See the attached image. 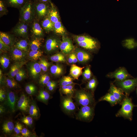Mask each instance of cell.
<instances>
[{"label": "cell", "instance_id": "6da1fadb", "mask_svg": "<svg viewBox=\"0 0 137 137\" xmlns=\"http://www.w3.org/2000/svg\"><path fill=\"white\" fill-rule=\"evenodd\" d=\"M20 21L29 24L32 22L35 17L33 0H28L20 9Z\"/></svg>", "mask_w": 137, "mask_h": 137}, {"label": "cell", "instance_id": "7a4b0ae2", "mask_svg": "<svg viewBox=\"0 0 137 137\" xmlns=\"http://www.w3.org/2000/svg\"><path fill=\"white\" fill-rule=\"evenodd\" d=\"M76 104L81 106L95 105L93 93L84 90L76 91L73 97Z\"/></svg>", "mask_w": 137, "mask_h": 137}, {"label": "cell", "instance_id": "3957f363", "mask_svg": "<svg viewBox=\"0 0 137 137\" xmlns=\"http://www.w3.org/2000/svg\"><path fill=\"white\" fill-rule=\"evenodd\" d=\"M121 108L116 115L117 117H122L130 121L132 120V110L136 106L133 104L131 99L126 95L122 103Z\"/></svg>", "mask_w": 137, "mask_h": 137}, {"label": "cell", "instance_id": "277c9868", "mask_svg": "<svg viewBox=\"0 0 137 137\" xmlns=\"http://www.w3.org/2000/svg\"><path fill=\"white\" fill-rule=\"evenodd\" d=\"M95 105L81 106L76 115V119L80 121L90 122L93 119L94 115Z\"/></svg>", "mask_w": 137, "mask_h": 137}, {"label": "cell", "instance_id": "5b68a950", "mask_svg": "<svg viewBox=\"0 0 137 137\" xmlns=\"http://www.w3.org/2000/svg\"><path fill=\"white\" fill-rule=\"evenodd\" d=\"M115 83L119 88L128 96L137 86V78L128 79L122 81H115Z\"/></svg>", "mask_w": 137, "mask_h": 137}, {"label": "cell", "instance_id": "8992f818", "mask_svg": "<svg viewBox=\"0 0 137 137\" xmlns=\"http://www.w3.org/2000/svg\"><path fill=\"white\" fill-rule=\"evenodd\" d=\"M72 97L66 96L61 97V104L63 111L68 114H72L77 110L76 104L73 102Z\"/></svg>", "mask_w": 137, "mask_h": 137}, {"label": "cell", "instance_id": "52a82bcc", "mask_svg": "<svg viewBox=\"0 0 137 137\" xmlns=\"http://www.w3.org/2000/svg\"><path fill=\"white\" fill-rule=\"evenodd\" d=\"M35 16L40 20L47 16L49 9L47 2L34 1Z\"/></svg>", "mask_w": 137, "mask_h": 137}, {"label": "cell", "instance_id": "ba28073f", "mask_svg": "<svg viewBox=\"0 0 137 137\" xmlns=\"http://www.w3.org/2000/svg\"><path fill=\"white\" fill-rule=\"evenodd\" d=\"M29 23L20 21L14 27L12 32L18 36L27 37L29 33Z\"/></svg>", "mask_w": 137, "mask_h": 137}, {"label": "cell", "instance_id": "9c48e42d", "mask_svg": "<svg viewBox=\"0 0 137 137\" xmlns=\"http://www.w3.org/2000/svg\"><path fill=\"white\" fill-rule=\"evenodd\" d=\"M107 76L109 78H114L116 81H122L132 78L123 67L120 68L114 72L109 73Z\"/></svg>", "mask_w": 137, "mask_h": 137}, {"label": "cell", "instance_id": "30bf717a", "mask_svg": "<svg viewBox=\"0 0 137 137\" xmlns=\"http://www.w3.org/2000/svg\"><path fill=\"white\" fill-rule=\"evenodd\" d=\"M60 43L57 38L54 37L49 38L47 39L45 42V49L48 52H54L59 47Z\"/></svg>", "mask_w": 137, "mask_h": 137}, {"label": "cell", "instance_id": "8fae6325", "mask_svg": "<svg viewBox=\"0 0 137 137\" xmlns=\"http://www.w3.org/2000/svg\"><path fill=\"white\" fill-rule=\"evenodd\" d=\"M59 48L64 54L70 53L73 49L74 46L70 39L68 38L63 37L62 41L60 42Z\"/></svg>", "mask_w": 137, "mask_h": 137}, {"label": "cell", "instance_id": "7c38bea8", "mask_svg": "<svg viewBox=\"0 0 137 137\" xmlns=\"http://www.w3.org/2000/svg\"><path fill=\"white\" fill-rule=\"evenodd\" d=\"M6 94V104L11 111L14 112L16 110V97L14 92L11 91H8Z\"/></svg>", "mask_w": 137, "mask_h": 137}, {"label": "cell", "instance_id": "4fadbf2b", "mask_svg": "<svg viewBox=\"0 0 137 137\" xmlns=\"http://www.w3.org/2000/svg\"><path fill=\"white\" fill-rule=\"evenodd\" d=\"M109 92L111 93L116 99L118 103L121 104L125 96L124 92L120 88H117L113 83L110 84Z\"/></svg>", "mask_w": 137, "mask_h": 137}, {"label": "cell", "instance_id": "5bb4252c", "mask_svg": "<svg viewBox=\"0 0 137 137\" xmlns=\"http://www.w3.org/2000/svg\"><path fill=\"white\" fill-rule=\"evenodd\" d=\"M30 106L28 98L24 94H21L17 102L18 109L23 111L26 112L28 111Z\"/></svg>", "mask_w": 137, "mask_h": 137}, {"label": "cell", "instance_id": "9a60e30c", "mask_svg": "<svg viewBox=\"0 0 137 137\" xmlns=\"http://www.w3.org/2000/svg\"><path fill=\"white\" fill-rule=\"evenodd\" d=\"M30 27L32 34L36 38H40L44 35L43 28L37 20H33Z\"/></svg>", "mask_w": 137, "mask_h": 137}, {"label": "cell", "instance_id": "2e32d148", "mask_svg": "<svg viewBox=\"0 0 137 137\" xmlns=\"http://www.w3.org/2000/svg\"><path fill=\"white\" fill-rule=\"evenodd\" d=\"M11 50L12 56L13 60L15 61H23L25 56V52L14 46L11 47Z\"/></svg>", "mask_w": 137, "mask_h": 137}, {"label": "cell", "instance_id": "e0dca14e", "mask_svg": "<svg viewBox=\"0 0 137 137\" xmlns=\"http://www.w3.org/2000/svg\"><path fill=\"white\" fill-rule=\"evenodd\" d=\"M25 61H16L11 66L10 71L8 74L9 77L13 78L17 74L21 68L25 64Z\"/></svg>", "mask_w": 137, "mask_h": 137}, {"label": "cell", "instance_id": "ac0fdd59", "mask_svg": "<svg viewBox=\"0 0 137 137\" xmlns=\"http://www.w3.org/2000/svg\"><path fill=\"white\" fill-rule=\"evenodd\" d=\"M47 15L53 23H55L59 21L60 17L58 12L52 3L48 11Z\"/></svg>", "mask_w": 137, "mask_h": 137}, {"label": "cell", "instance_id": "d6986e66", "mask_svg": "<svg viewBox=\"0 0 137 137\" xmlns=\"http://www.w3.org/2000/svg\"><path fill=\"white\" fill-rule=\"evenodd\" d=\"M60 90L62 94L73 98L75 92L74 85L60 86Z\"/></svg>", "mask_w": 137, "mask_h": 137}, {"label": "cell", "instance_id": "ffe728a7", "mask_svg": "<svg viewBox=\"0 0 137 137\" xmlns=\"http://www.w3.org/2000/svg\"><path fill=\"white\" fill-rule=\"evenodd\" d=\"M41 68L39 63L35 62L32 64L29 67V71L32 77L34 79L37 78L41 71Z\"/></svg>", "mask_w": 137, "mask_h": 137}, {"label": "cell", "instance_id": "44dd1931", "mask_svg": "<svg viewBox=\"0 0 137 137\" xmlns=\"http://www.w3.org/2000/svg\"><path fill=\"white\" fill-rule=\"evenodd\" d=\"M7 6L20 9L28 0H3Z\"/></svg>", "mask_w": 137, "mask_h": 137}, {"label": "cell", "instance_id": "7402d4cb", "mask_svg": "<svg viewBox=\"0 0 137 137\" xmlns=\"http://www.w3.org/2000/svg\"><path fill=\"white\" fill-rule=\"evenodd\" d=\"M41 26L46 32L53 30L54 24L49 19L47 15L43 18L41 22Z\"/></svg>", "mask_w": 137, "mask_h": 137}, {"label": "cell", "instance_id": "603a6c76", "mask_svg": "<svg viewBox=\"0 0 137 137\" xmlns=\"http://www.w3.org/2000/svg\"><path fill=\"white\" fill-rule=\"evenodd\" d=\"M0 39L10 47L13 44V38L12 36L9 33L0 32Z\"/></svg>", "mask_w": 137, "mask_h": 137}, {"label": "cell", "instance_id": "cb8c5ba5", "mask_svg": "<svg viewBox=\"0 0 137 137\" xmlns=\"http://www.w3.org/2000/svg\"><path fill=\"white\" fill-rule=\"evenodd\" d=\"M84 68V67H81L75 64L72 65L70 69V74L74 79H78L81 74L82 70Z\"/></svg>", "mask_w": 137, "mask_h": 137}, {"label": "cell", "instance_id": "d4e9b609", "mask_svg": "<svg viewBox=\"0 0 137 137\" xmlns=\"http://www.w3.org/2000/svg\"><path fill=\"white\" fill-rule=\"evenodd\" d=\"M28 111L30 115L35 119H38L40 116L39 108L33 101L30 105Z\"/></svg>", "mask_w": 137, "mask_h": 137}, {"label": "cell", "instance_id": "484cf974", "mask_svg": "<svg viewBox=\"0 0 137 137\" xmlns=\"http://www.w3.org/2000/svg\"><path fill=\"white\" fill-rule=\"evenodd\" d=\"M13 46L25 52H27L29 49V44L27 40L22 39L17 42Z\"/></svg>", "mask_w": 137, "mask_h": 137}, {"label": "cell", "instance_id": "4316f807", "mask_svg": "<svg viewBox=\"0 0 137 137\" xmlns=\"http://www.w3.org/2000/svg\"><path fill=\"white\" fill-rule=\"evenodd\" d=\"M106 101L109 102L112 106H114L118 103L117 100L113 95L111 93L109 92L105 95L100 98L99 100V101Z\"/></svg>", "mask_w": 137, "mask_h": 137}, {"label": "cell", "instance_id": "83f0119b", "mask_svg": "<svg viewBox=\"0 0 137 137\" xmlns=\"http://www.w3.org/2000/svg\"><path fill=\"white\" fill-rule=\"evenodd\" d=\"M14 126L12 121H7L3 124L2 130L3 132L6 134L11 133L14 130Z\"/></svg>", "mask_w": 137, "mask_h": 137}, {"label": "cell", "instance_id": "f1b7e54d", "mask_svg": "<svg viewBox=\"0 0 137 137\" xmlns=\"http://www.w3.org/2000/svg\"><path fill=\"white\" fill-rule=\"evenodd\" d=\"M50 98V95L49 93L44 90H40L37 96L38 100L46 104L48 103Z\"/></svg>", "mask_w": 137, "mask_h": 137}, {"label": "cell", "instance_id": "f546056e", "mask_svg": "<svg viewBox=\"0 0 137 137\" xmlns=\"http://www.w3.org/2000/svg\"><path fill=\"white\" fill-rule=\"evenodd\" d=\"M76 56L78 61L81 62H86L90 59V55L83 50H78L76 52Z\"/></svg>", "mask_w": 137, "mask_h": 137}, {"label": "cell", "instance_id": "4dcf8cb0", "mask_svg": "<svg viewBox=\"0 0 137 137\" xmlns=\"http://www.w3.org/2000/svg\"><path fill=\"white\" fill-rule=\"evenodd\" d=\"M80 46L89 50H93L97 48V42L95 40L91 41H87L77 43Z\"/></svg>", "mask_w": 137, "mask_h": 137}, {"label": "cell", "instance_id": "1f68e13d", "mask_svg": "<svg viewBox=\"0 0 137 137\" xmlns=\"http://www.w3.org/2000/svg\"><path fill=\"white\" fill-rule=\"evenodd\" d=\"M53 30L57 35H63L66 33L65 29L60 21L54 23Z\"/></svg>", "mask_w": 137, "mask_h": 137}, {"label": "cell", "instance_id": "d6a6232c", "mask_svg": "<svg viewBox=\"0 0 137 137\" xmlns=\"http://www.w3.org/2000/svg\"><path fill=\"white\" fill-rule=\"evenodd\" d=\"M42 39L40 38H36L33 39L30 44V46L31 50H39L42 44Z\"/></svg>", "mask_w": 137, "mask_h": 137}, {"label": "cell", "instance_id": "836d02e7", "mask_svg": "<svg viewBox=\"0 0 137 137\" xmlns=\"http://www.w3.org/2000/svg\"><path fill=\"white\" fill-rule=\"evenodd\" d=\"M4 82L5 85L11 89L16 88L19 86L16 81L12 77H5Z\"/></svg>", "mask_w": 137, "mask_h": 137}, {"label": "cell", "instance_id": "e575fe53", "mask_svg": "<svg viewBox=\"0 0 137 137\" xmlns=\"http://www.w3.org/2000/svg\"><path fill=\"white\" fill-rule=\"evenodd\" d=\"M51 73L56 76H59L61 75L63 73L62 67L58 65H53L50 68Z\"/></svg>", "mask_w": 137, "mask_h": 137}, {"label": "cell", "instance_id": "d590c367", "mask_svg": "<svg viewBox=\"0 0 137 137\" xmlns=\"http://www.w3.org/2000/svg\"><path fill=\"white\" fill-rule=\"evenodd\" d=\"M60 86L74 85V83L73 79L70 77L66 76H63L60 80L59 82Z\"/></svg>", "mask_w": 137, "mask_h": 137}, {"label": "cell", "instance_id": "8d00e7d4", "mask_svg": "<svg viewBox=\"0 0 137 137\" xmlns=\"http://www.w3.org/2000/svg\"><path fill=\"white\" fill-rule=\"evenodd\" d=\"M50 59L56 62H65L66 61L64 56L60 53H57L52 56L50 57Z\"/></svg>", "mask_w": 137, "mask_h": 137}, {"label": "cell", "instance_id": "74e56055", "mask_svg": "<svg viewBox=\"0 0 137 137\" xmlns=\"http://www.w3.org/2000/svg\"><path fill=\"white\" fill-rule=\"evenodd\" d=\"M0 62L4 69L7 68L9 65L10 61L8 57L6 55H3L0 56Z\"/></svg>", "mask_w": 137, "mask_h": 137}, {"label": "cell", "instance_id": "f35d334b", "mask_svg": "<svg viewBox=\"0 0 137 137\" xmlns=\"http://www.w3.org/2000/svg\"><path fill=\"white\" fill-rule=\"evenodd\" d=\"M42 55V52L40 50H31L29 54V56L31 59L36 60L38 59Z\"/></svg>", "mask_w": 137, "mask_h": 137}, {"label": "cell", "instance_id": "ab89813d", "mask_svg": "<svg viewBox=\"0 0 137 137\" xmlns=\"http://www.w3.org/2000/svg\"><path fill=\"white\" fill-rule=\"evenodd\" d=\"M97 84L96 79L93 78L89 80L87 84L86 88L87 89L91 91L93 93L95 89Z\"/></svg>", "mask_w": 137, "mask_h": 137}, {"label": "cell", "instance_id": "60d3db41", "mask_svg": "<svg viewBox=\"0 0 137 137\" xmlns=\"http://www.w3.org/2000/svg\"><path fill=\"white\" fill-rule=\"evenodd\" d=\"M74 38L77 43L87 41H91L95 40L93 38L85 36H75Z\"/></svg>", "mask_w": 137, "mask_h": 137}, {"label": "cell", "instance_id": "b9f144b4", "mask_svg": "<svg viewBox=\"0 0 137 137\" xmlns=\"http://www.w3.org/2000/svg\"><path fill=\"white\" fill-rule=\"evenodd\" d=\"M7 6L3 0H0V16L1 17L8 13Z\"/></svg>", "mask_w": 137, "mask_h": 137}, {"label": "cell", "instance_id": "7bdbcfd3", "mask_svg": "<svg viewBox=\"0 0 137 137\" xmlns=\"http://www.w3.org/2000/svg\"><path fill=\"white\" fill-rule=\"evenodd\" d=\"M25 90L27 93L29 95H32L36 92V88L35 85L30 84L26 85Z\"/></svg>", "mask_w": 137, "mask_h": 137}, {"label": "cell", "instance_id": "ee69618b", "mask_svg": "<svg viewBox=\"0 0 137 137\" xmlns=\"http://www.w3.org/2000/svg\"><path fill=\"white\" fill-rule=\"evenodd\" d=\"M39 63L41 69L44 72H46L49 65V63L44 59H42Z\"/></svg>", "mask_w": 137, "mask_h": 137}, {"label": "cell", "instance_id": "f6af8a7d", "mask_svg": "<svg viewBox=\"0 0 137 137\" xmlns=\"http://www.w3.org/2000/svg\"><path fill=\"white\" fill-rule=\"evenodd\" d=\"M50 78L48 75L45 74L41 75L39 79V83L42 85H46L50 80Z\"/></svg>", "mask_w": 137, "mask_h": 137}, {"label": "cell", "instance_id": "bcb514c9", "mask_svg": "<svg viewBox=\"0 0 137 137\" xmlns=\"http://www.w3.org/2000/svg\"><path fill=\"white\" fill-rule=\"evenodd\" d=\"M22 122L28 126H31L33 123V120L31 116H27L23 117L21 119Z\"/></svg>", "mask_w": 137, "mask_h": 137}, {"label": "cell", "instance_id": "7dc6e473", "mask_svg": "<svg viewBox=\"0 0 137 137\" xmlns=\"http://www.w3.org/2000/svg\"><path fill=\"white\" fill-rule=\"evenodd\" d=\"M26 76L25 71L21 68L15 75L16 79L18 81H21L25 78Z\"/></svg>", "mask_w": 137, "mask_h": 137}, {"label": "cell", "instance_id": "c3c4849f", "mask_svg": "<svg viewBox=\"0 0 137 137\" xmlns=\"http://www.w3.org/2000/svg\"><path fill=\"white\" fill-rule=\"evenodd\" d=\"M84 80H86L90 79L91 76V73L89 67H87L83 73Z\"/></svg>", "mask_w": 137, "mask_h": 137}, {"label": "cell", "instance_id": "681fc988", "mask_svg": "<svg viewBox=\"0 0 137 137\" xmlns=\"http://www.w3.org/2000/svg\"><path fill=\"white\" fill-rule=\"evenodd\" d=\"M10 49V47L0 39V52H6Z\"/></svg>", "mask_w": 137, "mask_h": 137}, {"label": "cell", "instance_id": "f907efd6", "mask_svg": "<svg viewBox=\"0 0 137 137\" xmlns=\"http://www.w3.org/2000/svg\"><path fill=\"white\" fill-rule=\"evenodd\" d=\"M23 128V125L20 123L17 122L14 126V131L16 134L18 135L21 133Z\"/></svg>", "mask_w": 137, "mask_h": 137}, {"label": "cell", "instance_id": "816d5d0a", "mask_svg": "<svg viewBox=\"0 0 137 137\" xmlns=\"http://www.w3.org/2000/svg\"><path fill=\"white\" fill-rule=\"evenodd\" d=\"M7 97L6 93L5 91L2 89H0V101L2 102L6 99Z\"/></svg>", "mask_w": 137, "mask_h": 137}, {"label": "cell", "instance_id": "f5cc1de1", "mask_svg": "<svg viewBox=\"0 0 137 137\" xmlns=\"http://www.w3.org/2000/svg\"><path fill=\"white\" fill-rule=\"evenodd\" d=\"M21 133L22 135L24 137L28 136L30 135V132L29 130L25 128H23Z\"/></svg>", "mask_w": 137, "mask_h": 137}, {"label": "cell", "instance_id": "db71d44e", "mask_svg": "<svg viewBox=\"0 0 137 137\" xmlns=\"http://www.w3.org/2000/svg\"><path fill=\"white\" fill-rule=\"evenodd\" d=\"M56 82L54 81L49 80L46 84V86L47 88L54 84H56Z\"/></svg>", "mask_w": 137, "mask_h": 137}, {"label": "cell", "instance_id": "11a10c76", "mask_svg": "<svg viewBox=\"0 0 137 137\" xmlns=\"http://www.w3.org/2000/svg\"><path fill=\"white\" fill-rule=\"evenodd\" d=\"M73 53H72L70 54L69 56L68 59V61L69 63H73Z\"/></svg>", "mask_w": 137, "mask_h": 137}, {"label": "cell", "instance_id": "9f6ffc18", "mask_svg": "<svg viewBox=\"0 0 137 137\" xmlns=\"http://www.w3.org/2000/svg\"><path fill=\"white\" fill-rule=\"evenodd\" d=\"M73 63H76L78 61L76 55L74 53H73Z\"/></svg>", "mask_w": 137, "mask_h": 137}, {"label": "cell", "instance_id": "6f0895ef", "mask_svg": "<svg viewBox=\"0 0 137 137\" xmlns=\"http://www.w3.org/2000/svg\"><path fill=\"white\" fill-rule=\"evenodd\" d=\"M56 86V84H54L48 88V90L50 91H53L54 90Z\"/></svg>", "mask_w": 137, "mask_h": 137}, {"label": "cell", "instance_id": "680465c9", "mask_svg": "<svg viewBox=\"0 0 137 137\" xmlns=\"http://www.w3.org/2000/svg\"><path fill=\"white\" fill-rule=\"evenodd\" d=\"M5 108L2 105L0 106V113L2 114L4 113L5 111Z\"/></svg>", "mask_w": 137, "mask_h": 137}, {"label": "cell", "instance_id": "91938a15", "mask_svg": "<svg viewBox=\"0 0 137 137\" xmlns=\"http://www.w3.org/2000/svg\"><path fill=\"white\" fill-rule=\"evenodd\" d=\"M2 76L3 74L2 70L0 69V83H1L3 82L2 81Z\"/></svg>", "mask_w": 137, "mask_h": 137}, {"label": "cell", "instance_id": "94428289", "mask_svg": "<svg viewBox=\"0 0 137 137\" xmlns=\"http://www.w3.org/2000/svg\"><path fill=\"white\" fill-rule=\"evenodd\" d=\"M35 1H37L40 2H50V0H33Z\"/></svg>", "mask_w": 137, "mask_h": 137}, {"label": "cell", "instance_id": "6125c7cd", "mask_svg": "<svg viewBox=\"0 0 137 137\" xmlns=\"http://www.w3.org/2000/svg\"></svg>", "mask_w": 137, "mask_h": 137}]
</instances>
